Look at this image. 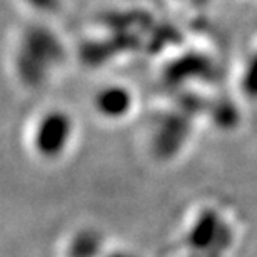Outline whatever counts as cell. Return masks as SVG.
<instances>
[{"label": "cell", "instance_id": "obj_2", "mask_svg": "<svg viewBox=\"0 0 257 257\" xmlns=\"http://www.w3.org/2000/svg\"><path fill=\"white\" fill-rule=\"evenodd\" d=\"M100 240L94 232H80L70 245V257H95Z\"/></svg>", "mask_w": 257, "mask_h": 257}, {"label": "cell", "instance_id": "obj_1", "mask_svg": "<svg viewBox=\"0 0 257 257\" xmlns=\"http://www.w3.org/2000/svg\"><path fill=\"white\" fill-rule=\"evenodd\" d=\"M220 229L219 219L215 212L212 210H205L200 215L199 220L195 222L192 232H191V245L194 249H207L209 245H212V242L217 237V232Z\"/></svg>", "mask_w": 257, "mask_h": 257}, {"label": "cell", "instance_id": "obj_3", "mask_svg": "<svg viewBox=\"0 0 257 257\" xmlns=\"http://www.w3.org/2000/svg\"><path fill=\"white\" fill-rule=\"evenodd\" d=\"M110 257H132V255H127V254H120V252H115V254H112Z\"/></svg>", "mask_w": 257, "mask_h": 257}]
</instances>
